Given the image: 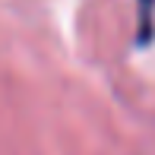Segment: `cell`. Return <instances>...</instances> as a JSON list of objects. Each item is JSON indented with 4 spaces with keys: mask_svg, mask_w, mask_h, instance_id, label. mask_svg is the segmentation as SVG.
I'll list each match as a JSON object with an SVG mask.
<instances>
[{
    "mask_svg": "<svg viewBox=\"0 0 155 155\" xmlns=\"http://www.w3.org/2000/svg\"><path fill=\"white\" fill-rule=\"evenodd\" d=\"M155 32V0H136V41L149 45Z\"/></svg>",
    "mask_w": 155,
    "mask_h": 155,
    "instance_id": "1",
    "label": "cell"
}]
</instances>
